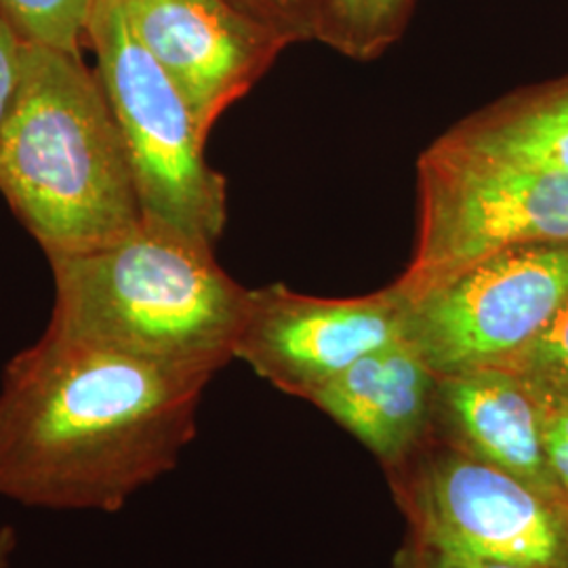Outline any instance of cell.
Instances as JSON below:
<instances>
[{
	"label": "cell",
	"instance_id": "12",
	"mask_svg": "<svg viewBox=\"0 0 568 568\" xmlns=\"http://www.w3.org/2000/svg\"><path fill=\"white\" fill-rule=\"evenodd\" d=\"M438 142L493 161L568 175V79L478 110Z\"/></svg>",
	"mask_w": 568,
	"mask_h": 568
},
{
	"label": "cell",
	"instance_id": "2",
	"mask_svg": "<svg viewBox=\"0 0 568 568\" xmlns=\"http://www.w3.org/2000/svg\"><path fill=\"white\" fill-rule=\"evenodd\" d=\"M0 192L47 257L102 246L140 224L119 122L81 53L26 41L0 133Z\"/></svg>",
	"mask_w": 568,
	"mask_h": 568
},
{
	"label": "cell",
	"instance_id": "17",
	"mask_svg": "<svg viewBox=\"0 0 568 568\" xmlns=\"http://www.w3.org/2000/svg\"><path fill=\"white\" fill-rule=\"evenodd\" d=\"M544 447L560 504L568 511V398H539Z\"/></svg>",
	"mask_w": 568,
	"mask_h": 568
},
{
	"label": "cell",
	"instance_id": "11",
	"mask_svg": "<svg viewBox=\"0 0 568 568\" xmlns=\"http://www.w3.org/2000/svg\"><path fill=\"white\" fill-rule=\"evenodd\" d=\"M438 379L413 345L398 342L347 366L307 403L358 438L389 469L429 438Z\"/></svg>",
	"mask_w": 568,
	"mask_h": 568
},
{
	"label": "cell",
	"instance_id": "3",
	"mask_svg": "<svg viewBox=\"0 0 568 568\" xmlns=\"http://www.w3.org/2000/svg\"><path fill=\"white\" fill-rule=\"evenodd\" d=\"M49 265V328L209 375L234 358L251 291L217 264L213 244L143 215L121 239Z\"/></svg>",
	"mask_w": 568,
	"mask_h": 568
},
{
	"label": "cell",
	"instance_id": "5",
	"mask_svg": "<svg viewBox=\"0 0 568 568\" xmlns=\"http://www.w3.org/2000/svg\"><path fill=\"white\" fill-rule=\"evenodd\" d=\"M87 44L108 95L142 213L215 244L225 227V180L204 159V140L175 84L131 32L124 9L89 18Z\"/></svg>",
	"mask_w": 568,
	"mask_h": 568
},
{
	"label": "cell",
	"instance_id": "16",
	"mask_svg": "<svg viewBox=\"0 0 568 568\" xmlns=\"http://www.w3.org/2000/svg\"><path fill=\"white\" fill-rule=\"evenodd\" d=\"M288 44L316 41L318 0H227Z\"/></svg>",
	"mask_w": 568,
	"mask_h": 568
},
{
	"label": "cell",
	"instance_id": "7",
	"mask_svg": "<svg viewBox=\"0 0 568 568\" xmlns=\"http://www.w3.org/2000/svg\"><path fill=\"white\" fill-rule=\"evenodd\" d=\"M568 300V241L514 246L406 302L405 342L438 375L506 363Z\"/></svg>",
	"mask_w": 568,
	"mask_h": 568
},
{
	"label": "cell",
	"instance_id": "1",
	"mask_svg": "<svg viewBox=\"0 0 568 568\" xmlns=\"http://www.w3.org/2000/svg\"><path fill=\"white\" fill-rule=\"evenodd\" d=\"M211 377L47 326L2 373L0 497L119 511L175 467Z\"/></svg>",
	"mask_w": 568,
	"mask_h": 568
},
{
	"label": "cell",
	"instance_id": "9",
	"mask_svg": "<svg viewBox=\"0 0 568 568\" xmlns=\"http://www.w3.org/2000/svg\"><path fill=\"white\" fill-rule=\"evenodd\" d=\"M124 18L187 105L204 142L288 47L227 0H129Z\"/></svg>",
	"mask_w": 568,
	"mask_h": 568
},
{
	"label": "cell",
	"instance_id": "18",
	"mask_svg": "<svg viewBox=\"0 0 568 568\" xmlns=\"http://www.w3.org/2000/svg\"><path fill=\"white\" fill-rule=\"evenodd\" d=\"M26 41L0 13V133L18 98Z\"/></svg>",
	"mask_w": 568,
	"mask_h": 568
},
{
	"label": "cell",
	"instance_id": "6",
	"mask_svg": "<svg viewBox=\"0 0 568 568\" xmlns=\"http://www.w3.org/2000/svg\"><path fill=\"white\" fill-rule=\"evenodd\" d=\"M406 539L483 562L568 568V511L508 471L432 436L386 469Z\"/></svg>",
	"mask_w": 568,
	"mask_h": 568
},
{
	"label": "cell",
	"instance_id": "20",
	"mask_svg": "<svg viewBox=\"0 0 568 568\" xmlns=\"http://www.w3.org/2000/svg\"><path fill=\"white\" fill-rule=\"evenodd\" d=\"M16 548H18L16 528L0 527V568H9Z\"/></svg>",
	"mask_w": 568,
	"mask_h": 568
},
{
	"label": "cell",
	"instance_id": "13",
	"mask_svg": "<svg viewBox=\"0 0 568 568\" xmlns=\"http://www.w3.org/2000/svg\"><path fill=\"white\" fill-rule=\"evenodd\" d=\"M415 0H318L316 41L356 61L377 60L403 37Z\"/></svg>",
	"mask_w": 568,
	"mask_h": 568
},
{
	"label": "cell",
	"instance_id": "4",
	"mask_svg": "<svg viewBox=\"0 0 568 568\" xmlns=\"http://www.w3.org/2000/svg\"><path fill=\"white\" fill-rule=\"evenodd\" d=\"M417 236L392 288L410 302L514 246L568 241V175L432 143L417 163Z\"/></svg>",
	"mask_w": 568,
	"mask_h": 568
},
{
	"label": "cell",
	"instance_id": "10",
	"mask_svg": "<svg viewBox=\"0 0 568 568\" xmlns=\"http://www.w3.org/2000/svg\"><path fill=\"white\" fill-rule=\"evenodd\" d=\"M429 436L471 459L508 471L560 504L544 447L541 406L508 371L487 366L443 375Z\"/></svg>",
	"mask_w": 568,
	"mask_h": 568
},
{
	"label": "cell",
	"instance_id": "21",
	"mask_svg": "<svg viewBox=\"0 0 568 568\" xmlns=\"http://www.w3.org/2000/svg\"><path fill=\"white\" fill-rule=\"evenodd\" d=\"M129 0H93L91 2V13L103 11V9H121Z\"/></svg>",
	"mask_w": 568,
	"mask_h": 568
},
{
	"label": "cell",
	"instance_id": "8",
	"mask_svg": "<svg viewBox=\"0 0 568 568\" xmlns=\"http://www.w3.org/2000/svg\"><path fill=\"white\" fill-rule=\"evenodd\" d=\"M405 331L406 302L392 284L352 300L272 284L251 291L234 358L284 394L310 400L366 354L405 342Z\"/></svg>",
	"mask_w": 568,
	"mask_h": 568
},
{
	"label": "cell",
	"instance_id": "15",
	"mask_svg": "<svg viewBox=\"0 0 568 568\" xmlns=\"http://www.w3.org/2000/svg\"><path fill=\"white\" fill-rule=\"evenodd\" d=\"M497 368L518 377L539 398H568V300L541 333Z\"/></svg>",
	"mask_w": 568,
	"mask_h": 568
},
{
	"label": "cell",
	"instance_id": "14",
	"mask_svg": "<svg viewBox=\"0 0 568 568\" xmlns=\"http://www.w3.org/2000/svg\"><path fill=\"white\" fill-rule=\"evenodd\" d=\"M93 0H0V13L23 41L41 42L70 53L87 44Z\"/></svg>",
	"mask_w": 568,
	"mask_h": 568
},
{
	"label": "cell",
	"instance_id": "19",
	"mask_svg": "<svg viewBox=\"0 0 568 568\" xmlns=\"http://www.w3.org/2000/svg\"><path fill=\"white\" fill-rule=\"evenodd\" d=\"M394 568H518L509 565H497V562H483L471 560L462 556H450L438 549L419 546L410 539H405L403 548L398 549L394 558Z\"/></svg>",
	"mask_w": 568,
	"mask_h": 568
}]
</instances>
